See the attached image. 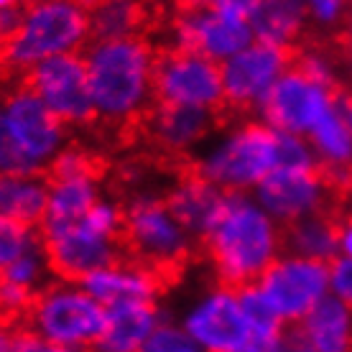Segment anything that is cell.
<instances>
[{"label": "cell", "instance_id": "1", "mask_svg": "<svg viewBox=\"0 0 352 352\" xmlns=\"http://www.w3.org/2000/svg\"><path fill=\"white\" fill-rule=\"evenodd\" d=\"M156 46L146 36L92 41L82 59L87 67L95 123L131 133L156 102Z\"/></svg>", "mask_w": 352, "mask_h": 352}, {"label": "cell", "instance_id": "2", "mask_svg": "<svg viewBox=\"0 0 352 352\" xmlns=\"http://www.w3.org/2000/svg\"><path fill=\"white\" fill-rule=\"evenodd\" d=\"M217 283L243 289L256 283L283 253V228L248 192H230L220 220L199 243Z\"/></svg>", "mask_w": 352, "mask_h": 352}, {"label": "cell", "instance_id": "3", "mask_svg": "<svg viewBox=\"0 0 352 352\" xmlns=\"http://www.w3.org/2000/svg\"><path fill=\"white\" fill-rule=\"evenodd\" d=\"M89 38V8L80 0H26L8 44L0 46V72L23 77L36 64L77 54Z\"/></svg>", "mask_w": 352, "mask_h": 352}, {"label": "cell", "instance_id": "4", "mask_svg": "<svg viewBox=\"0 0 352 352\" xmlns=\"http://www.w3.org/2000/svg\"><path fill=\"white\" fill-rule=\"evenodd\" d=\"M123 248L125 258L146 265L168 286L192 263L197 240L171 214L164 197L141 194L125 207Z\"/></svg>", "mask_w": 352, "mask_h": 352}, {"label": "cell", "instance_id": "5", "mask_svg": "<svg viewBox=\"0 0 352 352\" xmlns=\"http://www.w3.org/2000/svg\"><path fill=\"white\" fill-rule=\"evenodd\" d=\"M186 166L225 192H253L278 168V138L263 120H243Z\"/></svg>", "mask_w": 352, "mask_h": 352}, {"label": "cell", "instance_id": "6", "mask_svg": "<svg viewBox=\"0 0 352 352\" xmlns=\"http://www.w3.org/2000/svg\"><path fill=\"white\" fill-rule=\"evenodd\" d=\"M107 322V309L80 283L54 281L38 291L28 307L23 327L46 344L92 350Z\"/></svg>", "mask_w": 352, "mask_h": 352}, {"label": "cell", "instance_id": "7", "mask_svg": "<svg viewBox=\"0 0 352 352\" xmlns=\"http://www.w3.org/2000/svg\"><path fill=\"white\" fill-rule=\"evenodd\" d=\"M0 125L23 161L26 174L46 176L54 159L69 146V128L23 82L0 97Z\"/></svg>", "mask_w": 352, "mask_h": 352}, {"label": "cell", "instance_id": "8", "mask_svg": "<svg viewBox=\"0 0 352 352\" xmlns=\"http://www.w3.org/2000/svg\"><path fill=\"white\" fill-rule=\"evenodd\" d=\"M38 235L52 276L59 281L80 283L89 273L125 258L123 238L97 230L85 217L64 225H41Z\"/></svg>", "mask_w": 352, "mask_h": 352}, {"label": "cell", "instance_id": "9", "mask_svg": "<svg viewBox=\"0 0 352 352\" xmlns=\"http://www.w3.org/2000/svg\"><path fill=\"white\" fill-rule=\"evenodd\" d=\"M153 92L159 105L204 107L214 113L228 110L220 64L186 49L166 46L156 54Z\"/></svg>", "mask_w": 352, "mask_h": 352}, {"label": "cell", "instance_id": "10", "mask_svg": "<svg viewBox=\"0 0 352 352\" xmlns=\"http://www.w3.org/2000/svg\"><path fill=\"white\" fill-rule=\"evenodd\" d=\"M342 89H332L319 80L309 77L307 72L291 64L283 77L271 87L265 100L258 107V115L268 128L291 135H309L311 128L324 118V113L335 105Z\"/></svg>", "mask_w": 352, "mask_h": 352}, {"label": "cell", "instance_id": "11", "mask_svg": "<svg viewBox=\"0 0 352 352\" xmlns=\"http://www.w3.org/2000/svg\"><path fill=\"white\" fill-rule=\"evenodd\" d=\"M21 82L34 89L38 100L67 128L95 123V107L89 95L87 67L82 54H62L28 69Z\"/></svg>", "mask_w": 352, "mask_h": 352}, {"label": "cell", "instance_id": "12", "mask_svg": "<svg viewBox=\"0 0 352 352\" xmlns=\"http://www.w3.org/2000/svg\"><path fill=\"white\" fill-rule=\"evenodd\" d=\"M256 202L263 207L278 225L317 214L327 210H342L344 204L332 192L322 168H273L263 182L253 189Z\"/></svg>", "mask_w": 352, "mask_h": 352}, {"label": "cell", "instance_id": "13", "mask_svg": "<svg viewBox=\"0 0 352 352\" xmlns=\"http://www.w3.org/2000/svg\"><path fill=\"white\" fill-rule=\"evenodd\" d=\"M256 283L286 324L301 322L329 294V263L281 253Z\"/></svg>", "mask_w": 352, "mask_h": 352}, {"label": "cell", "instance_id": "14", "mask_svg": "<svg viewBox=\"0 0 352 352\" xmlns=\"http://www.w3.org/2000/svg\"><path fill=\"white\" fill-rule=\"evenodd\" d=\"M294 64V49L253 41L232 59L220 64L225 107L232 113H258L271 87Z\"/></svg>", "mask_w": 352, "mask_h": 352}, {"label": "cell", "instance_id": "15", "mask_svg": "<svg viewBox=\"0 0 352 352\" xmlns=\"http://www.w3.org/2000/svg\"><path fill=\"white\" fill-rule=\"evenodd\" d=\"M182 327L204 352H240L253 344L238 291L222 283L204 291L186 309Z\"/></svg>", "mask_w": 352, "mask_h": 352}, {"label": "cell", "instance_id": "16", "mask_svg": "<svg viewBox=\"0 0 352 352\" xmlns=\"http://www.w3.org/2000/svg\"><path fill=\"white\" fill-rule=\"evenodd\" d=\"M256 41L248 21H235L217 13L212 6L179 10L171 21V44L174 49L202 54L217 64H225Z\"/></svg>", "mask_w": 352, "mask_h": 352}, {"label": "cell", "instance_id": "17", "mask_svg": "<svg viewBox=\"0 0 352 352\" xmlns=\"http://www.w3.org/2000/svg\"><path fill=\"white\" fill-rule=\"evenodd\" d=\"M220 115L204 107H182V105H159L153 102L148 115L143 118V131L148 141L171 159H184L199 148L210 138Z\"/></svg>", "mask_w": 352, "mask_h": 352}, {"label": "cell", "instance_id": "18", "mask_svg": "<svg viewBox=\"0 0 352 352\" xmlns=\"http://www.w3.org/2000/svg\"><path fill=\"white\" fill-rule=\"evenodd\" d=\"M228 197L230 192L207 182L204 176L194 174L192 168L186 166L184 174L168 186L164 202L176 220L182 222V228L197 243H202L210 235V230L214 228V222L220 220Z\"/></svg>", "mask_w": 352, "mask_h": 352}, {"label": "cell", "instance_id": "19", "mask_svg": "<svg viewBox=\"0 0 352 352\" xmlns=\"http://www.w3.org/2000/svg\"><path fill=\"white\" fill-rule=\"evenodd\" d=\"M80 286L102 307H115L128 301H156L166 283L146 265L135 263L131 258H120L100 271L89 273L87 278L80 281Z\"/></svg>", "mask_w": 352, "mask_h": 352}, {"label": "cell", "instance_id": "20", "mask_svg": "<svg viewBox=\"0 0 352 352\" xmlns=\"http://www.w3.org/2000/svg\"><path fill=\"white\" fill-rule=\"evenodd\" d=\"M105 309V329L89 352H138L153 329L166 322L159 301H128Z\"/></svg>", "mask_w": 352, "mask_h": 352}, {"label": "cell", "instance_id": "21", "mask_svg": "<svg viewBox=\"0 0 352 352\" xmlns=\"http://www.w3.org/2000/svg\"><path fill=\"white\" fill-rule=\"evenodd\" d=\"M342 210H327L283 225V253L332 263L340 256V217Z\"/></svg>", "mask_w": 352, "mask_h": 352}, {"label": "cell", "instance_id": "22", "mask_svg": "<svg viewBox=\"0 0 352 352\" xmlns=\"http://www.w3.org/2000/svg\"><path fill=\"white\" fill-rule=\"evenodd\" d=\"M156 16L153 0H100L89 8V38L113 41L143 36Z\"/></svg>", "mask_w": 352, "mask_h": 352}, {"label": "cell", "instance_id": "23", "mask_svg": "<svg viewBox=\"0 0 352 352\" xmlns=\"http://www.w3.org/2000/svg\"><path fill=\"white\" fill-rule=\"evenodd\" d=\"M309 26V13L304 0H261L250 28L256 41L283 49H299Z\"/></svg>", "mask_w": 352, "mask_h": 352}, {"label": "cell", "instance_id": "24", "mask_svg": "<svg viewBox=\"0 0 352 352\" xmlns=\"http://www.w3.org/2000/svg\"><path fill=\"white\" fill-rule=\"evenodd\" d=\"M49 207V179L44 174L0 176V212L10 220L41 228Z\"/></svg>", "mask_w": 352, "mask_h": 352}, {"label": "cell", "instance_id": "25", "mask_svg": "<svg viewBox=\"0 0 352 352\" xmlns=\"http://www.w3.org/2000/svg\"><path fill=\"white\" fill-rule=\"evenodd\" d=\"M301 327L314 352H352V309L332 294L301 319Z\"/></svg>", "mask_w": 352, "mask_h": 352}, {"label": "cell", "instance_id": "26", "mask_svg": "<svg viewBox=\"0 0 352 352\" xmlns=\"http://www.w3.org/2000/svg\"><path fill=\"white\" fill-rule=\"evenodd\" d=\"M100 176L49 179V207L41 225L77 222L100 202Z\"/></svg>", "mask_w": 352, "mask_h": 352}, {"label": "cell", "instance_id": "27", "mask_svg": "<svg viewBox=\"0 0 352 352\" xmlns=\"http://www.w3.org/2000/svg\"><path fill=\"white\" fill-rule=\"evenodd\" d=\"M309 143L322 171H344L352 166V131L337 105L329 107L324 118L311 128Z\"/></svg>", "mask_w": 352, "mask_h": 352}, {"label": "cell", "instance_id": "28", "mask_svg": "<svg viewBox=\"0 0 352 352\" xmlns=\"http://www.w3.org/2000/svg\"><path fill=\"white\" fill-rule=\"evenodd\" d=\"M238 291L240 307H243V314H245V322L250 327V335H253V344H271L276 337L281 335L283 322L276 309L268 304V299L263 296V291L258 283H248Z\"/></svg>", "mask_w": 352, "mask_h": 352}, {"label": "cell", "instance_id": "29", "mask_svg": "<svg viewBox=\"0 0 352 352\" xmlns=\"http://www.w3.org/2000/svg\"><path fill=\"white\" fill-rule=\"evenodd\" d=\"M52 276V268H49V261H46V253L44 248H41V240L36 243L31 250H26L23 256L13 261V263L3 271V281L8 283H16V286H23V289L38 291L46 286V278Z\"/></svg>", "mask_w": 352, "mask_h": 352}, {"label": "cell", "instance_id": "30", "mask_svg": "<svg viewBox=\"0 0 352 352\" xmlns=\"http://www.w3.org/2000/svg\"><path fill=\"white\" fill-rule=\"evenodd\" d=\"M38 240H41V235L36 228L21 225V222L10 220L0 212V273L13 261H18L26 250H31Z\"/></svg>", "mask_w": 352, "mask_h": 352}, {"label": "cell", "instance_id": "31", "mask_svg": "<svg viewBox=\"0 0 352 352\" xmlns=\"http://www.w3.org/2000/svg\"><path fill=\"white\" fill-rule=\"evenodd\" d=\"M69 176H102V161L97 153L82 146H67L49 166L46 179H69Z\"/></svg>", "mask_w": 352, "mask_h": 352}, {"label": "cell", "instance_id": "32", "mask_svg": "<svg viewBox=\"0 0 352 352\" xmlns=\"http://www.w3.org/2000/svg\"><path fill=\"white\" fill-rule=\"evenodd\" d=\"M138 352H204V350L194 342L192 337L186 335L184 327L171 324V322H161Z\"/></svg>", "mask_w": 352, "mask_h": 352}, {"label": "cell", "instance_id": "33", "mask_svg": "<svg viewBox=\"0 0 352 352\" xmlns=\"http://www.w3.org/2000/svg\"><path fill=\"white\" fill-rule=\"evenodd\" d=\"M329 294L352 309V258L337 256L329 263Z\"/></svg>", "mask_w": 352, "mask_h": 352}, {"label": "cell", "instance_id": "34", "mask_svg": "<svg viewBox=\"0 0 352 352\" xmlns=\"http://www.w3.org/2000/svg\"><path fill=\"white\" fill-rule=\"evenodd\" d=\"M273 352H314V344L304 332L301 322L283 324L281 335L273 340Z\"/></svg>", "mask_w": 352, "mask_h": 352}, {"label": "cell", "instance_id": "35", "mask_svg": "<svg viewBox=\"0 0 352 352\" xmlns=\"http://www.w3.org/2000/svg\"><path fill=\"white\" fill-rule=\"evenodd\" d=\"M210 6L217 10V13H222V16L235 18V21H248V23H250V18L256 16L261 0H210Z\"/></svg>", "mask_w": 352, "mask_h": 352}, {"label": "cell", "instance_id": "36", "mask_svg": "<svg viewBox=\"0 0 352 352\" xmlns=\"http://www.w3.org/2000/svg\"><path fill=\"white\" fill-rule=\"evenodd\" d=\"M49 344L41 340L38 335H34L31 329H26L23 324H18L13 329V344H10V352H46Z\"/></svg>", "mask_w": 352, "mask_h": 352}, {"label": "cell", "instance_id": "37", "mask_svg": "<svg viewBox=\"0 0 352 352\" xmlns=\"http://www.w3.org/2000/svg\"><path fill=\"white\" fill-rule=\"evenodd\" d=\"M340 256L352 258V210L347 207L340 217Z\"/></svg>", "mask_w": 352, "mask_h": 352}, {"label": "cell", "instance_id": "38", "mask_svg": "<svg viewBox=\"0 0 352 352\" xmlns=\"http://www.w3.org/2000/svg\"><path fill=\"white\" fill-rule=\"evenodd\" d=\"M166 3L174 8V13H179V10H192V8L210 6V0H166Z\"/></svg>", "mask_w": 352, "mask_h": 352}, {"label": "cell", "instance_id": "39", "mask_svg": "<svg viewBox=\"0 0 352 352\" xmlns=\"http://www.w3.org/2000/svg\"><path fill=\"white\" fill-rule=\"evenodd\" d=\"M46 352H89V350H80V347H59V344H49Z\"/></svg>", "mask_w": 352, "mask_h": 352}, {"label": "cell", "instance_id": "40", "mask_svg": "<svg viewBox=\"0 0 352 352\" xmlns=\"http://www.w3.org/2000/svg\"><path fill=\"white\" fill-rule=\"evenodd\" d=\"M240 352H273V342L271 344H250V347H245V350Z\"/></svg>", "mask_w": 352, "mask_h": 352}, {"label": "cell", "instance_id": "41", "mask_svg": "<svg viewBox=\"0 0 352 352\" xmlns=\"http://www.w3.org/2000/svg\"><path fill=\"white\" fill-rule=\"evenodd\" d=\"M26 0H0V10H8V8H18V6H23Z\"/></svg>", "mask_w": 352, "mask_h": 352}, {"label": "cell", "instance_id": "42", "mask_svg": "<svg viewBox=\"0 0 352 352\" xmlns=\"http://www.w3.org/2000/svg\"><path fill=\"white\" fill-rule=\"evenodd\" d=\"M0 307H3V273H0Z\"/></svg>", "mask_w": 352, "mask_h": 352}, {"label": "cell", "instance_id": "43", "mask_svg": "<svg viewBox=\"0 0 352 352\" xmlns=\"http://www.w3.org/2000/svg\"><path fill=\"white\" fill-rule=\"evenodd\" d=\"M347 210H352V204H350V207H347Z\"/></svg>", "mask_w": 352, "mask_h": 352}, {"label": "cell", "instance_id": "44", "mask_svg": "<svg viewBox=\"0 0 352 352\" xmlns=\"http://www.w3.org/2000/svg\"><path fill=\"white\" fill-rule=\"evenodd\" d=\"M350 34H352V26H350Z\"/></svg>", "mask_w": 352, "mask_h": 352}]
</instances>
